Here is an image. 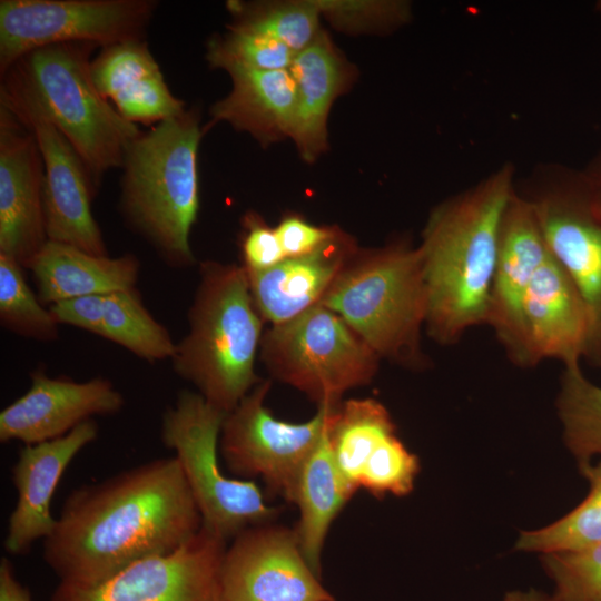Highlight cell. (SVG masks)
<instances>
[{
    "mask_svg": "<svg viewBox=\"0 0 601 601\" xmlns=\"http://www.w3.org/2000/svg\"><path fill=\"white\" fill-rule=\"evenodd\" d=\"M549 255L531 201L515 191L502 218L486 325L508 357L528 367L522 306L529 286Z\"/></svg>",
    "mask_w": 601,
    "mask_h": 601,
    "instance_id": "cell-16",
    "label": "cell"
},
{
    "mask_svg": "<svg viewBox=\"0 0 601 601\" xmlns=\"http://www.w3.org/2000/svg\"><path fill=\"white\" fill-rule=\"evenodd\" d=\"M328 427L300 470L293 500L299 511L294 531L306 561L319 578L321 555L329 528L356 492L335 464Z\"/></svg>",
    "mask_w": 601,
    "mask_h": 601,
    "instance_id": "cell-26",
    "label": "cell"
},
{
    "mask_svg": "<svg viewBox=\"0 0 601 601\" xmlns=\"http://www.w3.org/2000/svg\"><path fill=\"white\" fill-rule=\"evenodd\" d=\"M260 359L269 374L317 406L342 402L376 375L381 357L335 312L318 304L264 332Z\"/></svg>",
    "mask_w": 601,
    "mask_h": 601,
    "instance_id": "cell-7",
    "label": "cell"
},
{
    "mask_svg": "<svg viewBox=\"0 0 601 601\" xmlns=\"http://www.w3.org/2000/svg\"><path fill=\"white\" fill-rule=\"evenodd\" d=\"M228 73L233 87L226 97L211 106L213 122H228L263 145L290 137L297 91L289 69H233Z\"/></svg>",
    "mask_w": 601,
    "mask_h": 601,
    "instance_id": "cell-24",
    "label": "cell"
},
{
    "mask_svg": "<svg viewBox=\"0 0 601 601\" xmlns=\"http://www.w3.org/2000/svg\"><path fill=\"white\" fill-rule=\"evenodd\" d=\"M354 239L338 233L315 252L285 258L263 272H246L254 305L263 321L283 324L321 304L357 254Z\"/></svg>",
    "mask_w": 601,
    "mask_h": 601,
    "instance_id": "cell-20",
    "label": "cell"
},
{
    "mask_svg": "<svg viewBox=\"0 0 601 601\" xmlns=\"http://www.w3.org/2000/svg\"><path fill=\"white\" fill-rule=\"evenodd\" d=\"M418 472V457L394 433L383 440L366 461L358 489L377 499L405 496L413 491Z\"/></svg>",
    "mask_w": 601,
    "mask_h": 601,
    "instance_id": "cell-33",
    "label": "cell"
},
{
    "mask_svg": "<svg viewBox=\"0 0 601 601\" xmlns=\"http://www.w3.org/2000/svg\"><path fill=\"white\" fill-rule=\"evenodd\" d=\"M587 193L595 210L601 215V155L590 168L580 174Z\"/></svg>",
    "mask_w": 601,
    "mask_h": 601,
    "instance_id": "cell-39",
    "label": "cell"
},
{
    "mask_svg": "<svg viewBox=\"0 0 601 601\" xmlns=\"http://www.w3.org/2000/svg\"><path fill=\"white\" fill-rule=\"evenodd\" d=\"M91 75L101 96L135 125H157L186 110L145 39L101 48L91 61Z\"/></svg>",
    "mask_w": 601,
    "mask_h": 601,
    "instance_id": "cell-21",
    "label": "cell"
},
{
    "mask_svg": "<svg viewBox=\"0 0 601 601\" xmlns=\"http://www.w3.org/2000/svg\"><path fill=\"white\" fill-rule=\"evenodd\" d=\"M43 160L32 132L0 106V254L28 268L48 242Z\"/></svg>",
    "mask_w": 601,
    "mask_h": 601,
    "instance_id": "cell-15",
    "label": "cell"
},
{
    "mask_svg": "<svg viewBox=\"0 0 601 601\" xmlns=\"http://www.w3.org/2000/svg\"><path fill=\"white\" fill-rule=\"evenodd\" d=\"M226 414L198 392L180 391L162 414L160 436L176 452L203 524L227 541L250 526L270 523L277 510L266 503L254 481L229 479L219 469Z\"/></svg>",
    "mask_w": 601,
    "mask_h": 601,
    "instance_id": "cell-8",
    "label": "cell"
},
{
    "mask_svg": "<svg viewBox=\"0 0 601 601\" xmlns=\"http://www.w3.org/2000/svg\"><path fill=\"white\" fill-rule=\"evenodd\" d=\"M601 601V600H600Z\"/></svg>",
    "mask_w": 601,
    "mask_h": 601,
    "instance_id": "cell-43",
    "label": "cell"
},
{
    "mask_svg": "<svg viewBox=\"0 0 601 601\" xmlns=\"http://www.w3.org/2000/svg\"><path fill=\"white\" fill-rule=\"evenodd\" d=\"M35 136L45 167L43 204L48 240L108 255L92 215L97 190L83 160L62 132L36 110L0 104Z\"/></svg>",
    "mask_w": 601,
    "mask_h": 601,
    "instance_id": "cell-14",
    "label": "cell"
},
{
    "mask_svg": "<svg viewBox=\"0 0 601 601\" xmlns=\"http://www.w3.org/2000/svg\"><path fill=\"white\" fill-rule=\"evenodd\" d=\"M91 42H67L28 52L1 75L0 104L38 111L55 125L83 160L96 187L122 168L142 131L97 89Z\"/></svg>",
    "mask_w": 601,
    "mask_h": 601,
    "instance_id": "cell-3",
    "label": "cell"
},
{
    "mask_svg": "<svg viewBox=\"0 0 601 601\" xmlns=\"http://www.w3.org/2000/svg\"><path fill=\"white\" fill-rule=\"evenodd\" d=\"M322 305L381 357L401 366H426L421 333L427 293L418 247L395 243L358 250L332 284Z\"/></svg>",
    "mask_w": 601,
    "mask_h": 601,
    "instance_id": "cell-6",
    "label": "cell"
},
{
    "mask_svg": "<svg viewBox=\"0 0 601 601\" xmlns=\"http://www.w3.org/2000/svg\"><path fill=\"white\" fill-rule=\"evenodd\" d=\"M551 255L580 292L590 316L585 357L601 363V215L581 176L544 187L528 198Z\"/></svg>",
    "mask_w": 601,
    "mask_h": 601,
    "instance_id": "cell-12",
    "label": "cell"
},
{
    "mask_svg": "<svg viewBox=\"0 0 601 601\" xmlns=\"http://www.w3.org/2000/svg\"><path fill=\"white\" fill-rule=\"evenodd\" d=\"M555 406L564 444L578 465L601 457V386L585 377L580 364L564 366Z\"/></svg>",
    "mask_w": 601,
    "mask_h": 601,
    "instance_id": "cell-29",
    "label": "cell"
},
{
    "mask_svg": "<svg viewBox=\"0 0 601 601\" xmlns=\"http://www.w3.org/2000/svg\"><path fill=\"white\" fill-rule=\"evenodd\" d=\"M45 305L135 288L140 262L134 254L118 257L93 255L71 245L48 240L30 262Z\"/></svg>",
    "mask_w": 601,
    "mask_h": 601,
    "instance_id": "cell-23",
    "label": "cell"
},
{
    "mask_svg": "<svg viewBox=\"0 0 601 601\" xmlns=\"http://www.w3.org/2000/svg\"><path fill=\"white\" fill-rule=\"evenodd\" d=\"M500 601H556L553 594L536 589H518L506 592Z\"/></svg>",
    "mask_w": 601,
    "mask_h": 601,
    "instance_id": "cell-40",
    "label": "cell"
},
{
    "mask_svg": "<svg viewBox=\"0 0 601 601\" xmlns=\"http://www.w3.org/2000/svg\"><path fill=\"white\" fill-rule=\"evenodd\" d=\"M28 391L0 413V441L24 445L61 437L96 415L118 413L125 404L111 381L93 377L77 382L31 373Z\"/></svg>",
    "mask_w": 601,
    "mask_h": 601,
    "instance_id": "cell-17",
    "label": "cell"
},
{
    "mask_svg": "<svg viewBox=\"0 0 601 601\" xmlns=\"http://www.w3.org/2000/svg\"><path fill=\"white\" fill-rule=\"evenodd\" d=\"M589 483L585 499L559 520L522 531L515 550L540 555L579 551L601 542V460L579 465Z\"/></svg>",
    "mask_w": 601,
    "mask_h": 601,
    "instance_id": "cell-28",
    "label": "cell"
},
{
    "mask_svg": "<svg viewBox=\"0 0 601 601\" xmlns=\"http://www.w3.org/2000/svg\"><path fill=\"white\" fill-rule=\"evenodd\" d=\"M97 436L98 424L91 418L61 437L21 447L12 467L18 501L3 542L8 553L24 554L37 540L52 533L57 523L51 513L53 493L73 457Z\"/></svg>",
    "mask_w": 601,
    "mask_h": 601,
    "instance_id": "cell-19",
    "label": "cell"
},
{
    "mask_svg": "<svg viewBox=\"0 0 601 601\" xmlns=\"http://www.w3.org/2000/svg\"><path fill=\"white\" fill-rule=\"evenodd\" d=\"M297 91L290 138L306 161L315 160L327 146V117L346 85V70L328 37H318L297 53L289 67Z\"/></svg>",
    "mask_w": 601,
    "mask_h": 601,
    "instance_id": "cell-25",
    "label": "cell"
},
{
    "mask_svg": "<svg viewBox=\"0 0 601 601\" xmlns=\"http://www.w3.org/2000/svg\"><path fill=\"white\" fill-rule=\"evenodd\" d=\"M601 364V363H600Z\"/></svg>",
    "mask_w": 601,
    "mask_h": 601,
    "instance_id": "cell-42",
    "label": "cell"
},
{
    "mask_svg": "<svg viewBox=\"0 0 601 601\" xmlns=\"http://www.w3.org/2000/svg\"><path fill=\"white\" fill-rule=\"evenodd\" d=\"M396 426L387 408L375 398L341 402L332 416L328 441L335 464L355 491L363 466Z\"/></svg>",
    "mask_w": 601,
    "mask_h": 601,
    "instance_id": "cell-27",
    "label": "cell"
},
{
    "mask_svg": "<svg viewBox=\"0 0 601 601\" xmlns=\"http://www.w3.org/2000/svg\"><path fill=\"white\" fill-rule=\"evenodd\" d=\"M503 165L430 214L418 246L427 293L425 328L442 345L486 325L500 229L514 194Z\"/></svg>",
    "mask_w": 601,
    "mask_h": 601,
    "instance_id": "cell-2",
    "label": "cell"
},
{
    "mask_svg": "<svg viewBox=\"0 0 601 601\" xmlns=\"http://www.w3.org/2000/svg\"><path fill=\"white\" fill-rule=\"evenodd\" d=\"M240 252L246 272L267 270L286 258L275 228L254 213L243 218Z\"/></svg>",
    "mask_w": 601,
    "mask_h": 601,
    "instance_id": "cell-36",
    "label": "cell"
},
{
    "mask_svg": "<svg viewBox=\"0 0 601 601\" xmlns=\"http://www.w3.org/2000/svg\"><path fill=\"white\" fill-rule=\"evenodd\" d=\"M209 39L206 59L211 68L283 70L289 69L295 53L284 43L234 24Z\"/></svg>",
    "mask_w": 601,
    "mask_h": 601,
    "instance_id": "cell-32",
    "label": "cell"
},
{
    "mask_svg": "<svg viewBox=\"0 0 601 601\" xmlns=\"http://www.w3.org/2000/svg\"><path fill=\"white\" fill-rule=\"evenodd\" d=\"M556 601L601 600V542L589 548L541 555Z\"/></svg>",
    "mask_w": 601,
    "mask_h": 601,
    "instance_id": "cell-34",
    "label": "cell"
},
{
    "mask_svg": "<svg viewBox=\"0 0 601 601\" xmlns=\"http://www.w3.org/2000/svg\"><path fill=\"white\" fill-rule=\"evenodd\" d=\"M225 601H336L306 561L294 529L250 526L226 549Z\"/></svg>",
    "mask_w": 601,
    "mask_h": 601,
    "instance_id": "cell-13",
    "label": "cell"
},
{
    "mask_svg": "<svg viewBox=\"0 0 601 601\" xmlns=\"http://www.w3.org/2000/svg\"><path fill=\"white\" fill-rule=\"evenodd\" d=\"M201 525L178 460L158 459L73 490L45 539L43 559L60 582L92 587L177 550Z\"/></svg>",
    "mask_w": 601,
    "mask_h": 601,
    "instance_id": "cell-1",
    "label": "cell"
},
{
    "mask_svg": "<svg viewBox=\"0 0 601 601\" xmlns=\"http://www.w3.org/2000/svg\"><path fill=\"white\" fill-rule=\"evenodd\" d=\"M155 0H1L0 73L28 52L58 43L100 48L142 40Z\"/></svg>",
    "mask_w": 601,
    "mask_h": 601,
    "instance_id": "cell-9",
    "label": "cell"
},
{
    "mask_svg": "<svg viewBox=\"0 0 601 601\" xmlns=\"http://www.w3.org/2000/svg\"><path fill=\"white\" fill-rule=\"evenodd\" d=\"M230 24L273 38L295 55L318 37L321 10L316 1L250 4L229 1Z\"/></svg>",
    "mask_w": 601,
    "mask_h": 601,
    "instance_id": "cell-30",
    "label": "cell"
},
{
    "mask_svg": "<svg viewBox=\"0 0 601 601\" xmlns=\"http://www.w3.org/2000/svg\"><path fill=\"white\" fill-rule=\"evenodd\" d=\"M272 381L262 380L223 422L219 447L229 471L260 477L267 492L293 503L303 465L327 431L336 406L319 405L303 423L277 420L265 405Z\"/></svg>",
    "mask_w": 601,
    "mask_h": 601,
    "instance_id": "cell-10",
    "label": "cell"
},
{
    "mask_svg": "<svg viewBox=\"0 0 601 601\" xmlns=\"http://www.w3.org/2000/svg\"><path fill=\"white\" fill-rule=\"evenodd\" d=\"M528 367L546 358L564 366L585 357L590 316L577 286L549 255L536 270L522 306Z\"/></svg>",
    "mask_w": 601,
    "mask_h": 601,
    "instance_id": "cell-18",
    "label": "cell"
},
{
    "mask_svg": "<svg viewBox=\"0 0 601 601\" xmlns=\"http://www.w3.org/2000/svg\"><path fill=\"white\" fill-rule=\"evenodd\" d=\"M275 230L286 258H292L315 252L339 229L316 226L299 216L289 215L279 221Z\"/></svg>",
    "mask_w": 601,
    "mask_h": 601,
    "instance_id": "cell-37",
    "label": "cell"
},
{
    "mask_svg": "<svg viewBox=\"0 0 601 601\" xmlns=\"http://www.w3.org/2000/svg\"><path fill=\"white\" fill-rule=\"evenodd\" d=\"M226 540L206 525L177 550L147 558L92 587L60 582L50 601H225Z\"/></svg>",
    "mask_w": 601,
    "mask_h": 601,
    "instance_id": "cell-11",
    "label": "cell"
},
{
    "mask_svg": "<svg viewBox=\"0 0 601 601\" xmlns=\"http://www.w3.org/2000/svg\"><path fill=\"white\" fill-rule=\"evenodd\" d=\"M49 309L59 324L106 338L148 363L175 354L168 329L146 308L136 287L58 302Z\"/></svg>",
    "mask_w": 601,
    "mask_h": 601,
    "instance_id": "cell-22",
    "label": "cell"
},
{
    "mask_svg": "<svg viewBox=\"0 0 601 601\" xmlns=\"http://www.w3.org/2000/svg\"><path fill=\"white\" fill-rule=\"evenodd\" d=\"M597 9H598V11L601 13V1L598 2Z\"/></svg>",
    "mask_w": 601,
    "mask_h": 601,
    "instance_id": "cell-41",
    "label": "cell"
},
{
    "mask_svg": "<svg viewBox=\"0 0 601 601\" xmlns=\"http://www.w3.org/2000/svg\"><path fill=\"white\" fill-rule=\"evenodd\" d=\"M0 601H32L29 590L16 577L10 561H0Z\"/></svg>",
    "mask_w": 601,
    "mask_h": 601,
    "instance_id": "cell-38",
    "label": "cell"
},
{
    "mask_svg": "<svg viewBox=\"0 0 601 601\" xmlns=\"http://www.w3.org/2000/svg\"><path fill=\"white\" fill-rule=\"evenodd\" d=\"M187 319L188 332L170 359L173 370L208 403L228 413L262 381L255 359L264 321L244 267L203 262Z\"/></svg>",
    "mask_w": 601,
    "mask_h": 601,
    "instance_id": "cell-4",
    "label": "cell"
},
{
    "mask_svg": "<svg viewBox=\"0 0 601 601\" xmlns=\"http://www.w3.org/2000/svg\"><path fill=\"white\" fill-rule=\"evenodd\" d=\"M203 134L198 112L186 109L142 131L122 166L120 213L174 268L196 263L189 236L199 210L197 154Z\"/></svg>",
    "mask_w": 601,
    "mask_h": 601,
    "instance_id": "cell-5",
    "label": "cell"
},
{
    "mask_svg": "<svg viewBox=\"0 0 601 601\" xmlns=\"http://www.w3.org/2000/svg\"><path fill=\"white\" fill-rule=\"evenodd\" d=\"M21 266L0 254V322L16 335L52 342L59 337V323L30 289Z\"/></svg>",
    "mask_w": 601,
    "mask_h": 601,
    "instance_id": "cell-31",
    "label": "cell"
},
{
    "mask_svg": "<svg viewBox=\"0 0 601 601\" xmlns=\"http://www.w3.org/2000/svg\"><path fill=\"white\" fill-rule=\"evenodd\" d=\"M315 1L321 13L346 30H387L411 18V6L405 1Z\"/></svg>",
    "mask_w": 601,
    "mask_h": 601,
    "instance_id": "cell-35",
    "label": "cell"
}]
</instances>
